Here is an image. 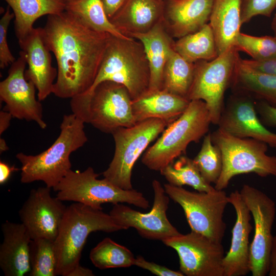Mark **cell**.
Wrapping results in <instances>:
<instances>
[{"instance_id": "obj_1", "label": "cell", "mask_w": 276, "mask_h": 276, "mask_svg": "<svg viewBox=\"0 0 276 276\" xmlns=\"http://www.w3.org/2000/svg\"><path fill=\"white\" fill-rule=\"evenodd\" d=\"M41 32L57 61L52 94L71 99L87 91L95 81L110 34L92 30L66 10L48 15Z\"/></svg>"}, {"instance_id": "obj_2", "label": "cell", "mask_w": 276, "mask_h": 276, "mask_svg": "<svg viewBox=\"0 0 276 276\" xmlns=\"http://www.w3.org/2000/svg\"><path fill=\"white\" fill-rule=\"evenodd\" d=\"M84 122L73 113L65 114L60 133L53 144L37 155L20 152L16 155L21 164L20 181L29 183L42 181L53 188L71 170L70 156L87 142Z\"/></svg>"}, {"instance_id": "obj_3", "label": "cell", "mask_w": 276, "mask_h": 276, "mask_svg": "<svg viewBox=\"0 0 276 276\" xmlns=\"http://www.w3.org/2000/svg\"><path fill=\"white\" fill-rule=\"evenodd\" d=\"M124 228L109 214L75 202L66 208L54 241L56 275L69 276L78 265L88 235L92 232L112 233Z\"/></svg>"}, {"instance_id": "obj_4", "label": "cell", "mask_w": 276, "mask_h": 276, "mask_svg": "<svg viewBox=\"0 0 276 276\" xmlns=\"http://www.w3.org/2000/svg\"><path fill=\"white\" fill-rule=\"evenodd\" d=\"M106 81L124 85L132 100L148 90L149 67L143 45L139 40L109 35L95 81L85 93L91 92L100 83Z\"/></svg>"}, {"instance_id": "obj_5", "label": "cell", "mask_w": 276, "mask_h": 276, "mask_svg": "<svg viewBox=\"0 0 276 276\" xmlns=\"http://www.w3.org/2000/svg\"><path fill=\"white\" fill-rule=\"evenodd\" d=\"M132 99L123 85L104 81L90 93L71 99L72 113L84 123L90 124L100 131L111 134L116 129L136 124Z\"/></svg>"}, {"instance_id": "obj_6", "label": "cell", "mask_w": 276, "mask_h": 276, "mask_svg": "<svg viewBox=\"0 0 276 276\" xmlns=\"http://www.w3.org/2000/svg\"><path fill=\"white\" fill-rule=\"evenodd\" d=\"M211 123L205 102L201 100L190 101L183 113L167 126L161 136L146 151L142 163L150 170L160 171L186 154L190 143L199 142L208 133Z\"/></svg>"}, {"instance_id": "obj_7", "label": "cell", "mask_w": 276, "mask_h": 276, "mask_svg": "<svg viewBox=\"0 0 276 276\" xmlns=\"http://www.w3.org/2000/svg\"><path fill=\"white\" fill-rule=\"evenodd\" d=\"M212 142L220 149L223 167L214 188L222 190L234 176L254 173L260 177H276V156L267 154L268 145L252 138H240L218 128L211 133Z\"/></svg>"}, {"instance_id": "obj_8", "label": "cell", "mask_w": 276, "mask_h": 276, "mask_svg": "<svg viewBox=\"0 0 276 276\" xmlns=\"http://www.w3.org/2000/svg\"><path fill=\"white\" fill-rule=\"evenodd\" d=\"M98 176L91 167L82 172L71 170L53 189L62 201L79 202L97 210H102L101 205L106 203H126L143 209L149 208V201L141 192L133 189H121L104 178L98 179Z\"/></svg>"}, {"instance_id": "obj_9", "label": "cell", "mask_w": 276, "mask_h": 276, "mask_svg": "<svg viewBox=\"0 0 276 276\" xmlns=\"http://www.w3.org/2000/svg\"><path fill=\"white\" fill-rule=\"evenodd\" d=\"M168 126L162 119L151 118L113 131L115 151L108 167L103 172L104 178L121 189H132V171L136 161Z\"/></svg>"}, {"instance_id": "obj_10", "label": "cell", "mask_w": 276, "mask_h": 276, "mask_svg": "<svg viewBox=\"0 0 276 276\" xmlns=\"http://www.w3.org/2000/svg\"><path fill=\"white\" fill-rule=\"evenodd\" d=\"M164 188L169 198L182 208L191 231L222 242L226 229L223 214L229 203L223 190L191 192L169 183L164 184Z\"/></svg>"}, {"instance_id": "obj_11", "label": "cell", "mask_w": 276, "mask_h": 276, "mask_svg": "<svg viewBox=\"0 0 276 276\" xmlns=\"http://www.w3.org/2000/svg\"><path fill=\"white\" fill-rule=\"evenodd\" d=\"M239 56L234 46L212 60L195 63L194 77L188 99L204 101L213 124L219 122L225 105L224 94L231 85Z\"/></svg>"}, {"instance_id": "obj_12", "label": "cell", "mask_w": 276, "mask_h": 276, "mask_svg": "<svg viewBox=\"0 0 276 276\" xmlns=\"http://www.w3.org/2000/svg\"><path fill=\"white\" fill-rule=\"evenodd\" d=\"M240 192L254 221V236L249 249L250 272L252 276H265L269 271L275 203L266 194L248 185H244Z\"/></svg>"}, {"instance_id": "obj_13", "label": "cell", "mask_w": 276, "mask_h": 276, "mask_svg": "<svg viewBox=\"0 0 276 276\" xmlns=\"http://www.w3.org/2000/svg\"><path fill=\"white\" fill-rule=\"evenodd\" d=\"M162 242L177 252L180 271L184 275L223 276L225 255L221 242L193 231Z\"/></svg>"}, {"instance_id": "obj_14", "label": "cell", "mask_w": 276, "mask_h": 276, "mask_svg": "<svg viewBox=\"0 0 276 276\" xmlns=\"http://www.w3.org/2000/svg\"><path fill=\"white\" fill-rule=\"evenodd\" d=\"M152 186L154 199L152 207L149 212L144 213L118 203L113 205L109 214L124 229L133 227L143 238L163 241L181 233L167 218V211L170 198L164 187L156 179L153 180Z\"/></svg>"}, {"instance_id": "obj_15", "label": "cell", "mask_w": 276, "mask_h": 276, "mask_svg": "<svg viewBox=\"0 0 276 276\" xmlns=\"http://www.w3.org/2000/svg\"><path fill=\"white\" fill-rule=\"evenodd\" d=\"M11 64L8 76L0 82V99L5 103L3 110L19 120L34 121L41 128L47 125L43 118V108L36 97V87L25 75L27 64L24 52Z\"/></svg>"}, {"instance_id": "obj_16", "label": "cell", "mask_w": 276, "mask_h": 276, "mask_svg": "<svg viewBox=\"0 0 276 276\" xmlns=\"http://www.w3.org/2000/svg\"><path fill=\"white\" fill-rule=\"evenodd\" d=\"M49 187L32 189L19 211L21 223L31 239L55 241L66 209L62 201L51 194Z\"/></svg>"}, {"instance_id": "obj_17", "label": "cell", "mask_w": 276, "mask_h": 276, "mask_svg": "<svg viewBox=\"0 0 276 276\" xmlns=\"http://www.w3.org/2000/svg\"><path fill=\"white\" fill-rule=\"evenodd\" d=\"M254 99L245 94L233 93L224 105L218 128L234 136L252 138L276 145V133L268 130L257 116Z\"/></svg>"}, {"instance_id": "obj_18", "label": "cell", "mask_w": 276, "mask_h": 276, "mask_svg": "<svg viewBox=\"0 0 276 276\" xmlns=\"http://www.w3.org/2000/svg\"><path fill=\"white\" fill-rule=\"evenodd\" d=\"M228 199L236 211V219L232 232L231 246L222 261L223 276H244L250 272L251 213L238 190L232 192Z\"/></svg>"}, {"instance_id": "obj_19", "label": "cell", "mask_w": 276, "mask_h": 276, "mask_svg": "<svg viewBox=\"0 0 276 276\" xmlns=\"http://www.w3.org/2000/svg\"><path fill=\"white\" fill-rule=\"evenodd\" d=\"M18 44L28 65L25 77L35 85L38 99L43 101L53 93L57 70L52 65L51 51L43 39L41 28H34Z\"/></svg>"}, {"instance_id": "obj_20", "label": "cell", "mask_w": 276, "mask_h": 276, "mask_svg": "<svg viewBox=\"0 0 276 276\" xmlns=\"http://www.w3.org/2000/svg\"><path fill=\"white\" fill-rule=\"evenodd\" d=\"M163 23L172 38H179L208 23L214 0H163Z\"/></svg>"}, {"instance_id": "obj_21", "label": "cell", "mask_w": 276, "mask_h": 276, "mask_svg": "<svg viewBox=\"0 0 276 276\" xmlns=\"http://www.w3.org/2000/svg\"><path fill=\"white\" fill-rule=\"evenodd\" d=\"M4 239L0 245V267L6 276H24L31 270V238L24 225L6 221L1 226Z\"/></svg>"}, {"instance_id": "obj_22", "label": "cell", "mask_w": 276, "mask_h": 276, "mask_svg": "<svg viewBox=\"0 0 276 276\" xmlns=\"http://www.w3.org/2000/svg\"><path fill=\"white\" fill-rule=\"evenodd\" d=\"M163 0H128L110 19L111 23L124 35L149 31L163 20Z\"/></svg>"}, {"instance_id": "obj_23", "label": "cell", "mask_w": 276, "mask_h": 276, "mask_svg": "<svg viewBox=\"0 0 276 276\" xmlns=\"http://www.w3.org/2000/svg\"><path fill=\"white\" fill-rule=\"evenodd\" d=\"M190 101L187 98L164 89L147 90L132 100V106L136 123L147 119L157 118L168 125L186 110Z\"/></svg>"}, {"instance_id": "obj_24", "label": "cell", "mask_w": 276, "mask_h": 276, "mask_svg": "<svg viewBox=\"0 0 276 276\" xmlns=\"http://www.w3.org/2000/svg\"><path fill=\"white\" fill-rule=\"evenodd\" d=\"M130 37L139 40L143 45L150 70L148 90L162 89L165 66L174 43L163 20L149 31L133 34Z\"/></svg>"}, {"instance_id": "obj_25", "label": "cell", "mask_w": 276, "mask_h": 276, "mask_svg": "<svg viewBox=\"0 0 276 276\" xmlns=\"http://www.w3.org/2000/svg\"><path fill=\"white\" fill-rule=\"evenodd\" d=\"M209 21L219 55L235 46L240 33L241 0H214Z\"/></svg>"}, {"instance_id": "obj_26", "label": "cell", "mask_w": 276, "mask_h": 276, "mask_svg": "<svg viewBox=\"0 0 276 276\" xmlns=\"http://www.w3.org/2000/svg\"><path fill=\"white\" fill-rule=\"evenodd\" d=\"M233 93L246 95L276 107V75L256 71L237 60L230 85Z\"/></svg>"}, {"instance_id": "obj_27", "label": "cell", "mask_w": 276, "mask_h": 276, "mask_svg": "<svg viewBox=\"0 0 276 276\" xmlns=\"http://www.w3.org/2000/svg\"><path fill=\"white\" fill-rule=\"evenodd\" d=\"M13 10L14 28L18 41L25 37L34 28L40 17L61 13L65 10L63 0H4Z\"/></svg>"}, {"instance_id": "obj_28", "label": "cell", "mask_w": 276, "mask_h": 276, "mask_svg": "<svg viewBox=\"0 0 276 276\" xmlns=\"http://www.w3.org/2000/svg\"><path fill=\"white\" fill-rule=\"evenodd\" d=\"M173 48L191 63L212 60L218 56L214 35L209 23L198 31L178 38L174 41Z\"/></svg>"}, {"instance_id": "obj_29", "label": "cell", "mask_w": 276, "mask_h": 276, "mask_svg": "<svg viewBox=\"0 0 276 276\" xmlns=\"http://www.w3.org/2000/svg\"><path fill=\"white\" fill-rule=\"evenodd\" d=\"M65 10L94 31L122 38H131L124 35L111 23L101 0H77L66 4Z\"/></svg>"}, {"instance_id": "obj_30", "label": "cell", "mask_w": 276, "mask_h": 276, "mask_svg": "<svg viewBox=\"0 0 276 276\" xmlns=\"http://www.w3.org/2000/svg\"><path fill=\"white\" fill-rule=\"evenodd\" d=\"M195 69V63L187 61L173 49L165 66L162 89L188 99Z\"/></svg>"}, {"instance_id": "obj_31", "label": "cell", "mask_w": 276, "mask_h": 276, "mask_svg": "<svg viewBox=\"0 0 276 276\" xmlns=\"http://www.w3.org/2000/svg\"><path fill=\"white\" fill-rule=\"evenodd\" d=\"M160 172L168 183L173 186L188 185L198 192H208L215 189L203 178L193 159L185 155L178 157Z\"/></svg>"}, {"instance_id": "obj_32", "label": "cell", "mask_w": 276, "mask_h": 276, "mask_svg": "<svg viewBox=\"0 0 276 276\" xmlns=\"http://www.w3.org/2000/svg\"><path fill=\"white\" fill-rule=\"evenodd\" d=\"M89 258L100 269L129 267L134 264L135 258L126 247L109 238H105L91 249Z\"/></svg>"}, {"instance_id": "obj_33", "label": "cell", "mask_w": 276, "mask_h": 276, "mask_svg": "<svg viewBox=\"0 0 276 276\" xmlns=\"http://www.w3.org/2000/svg\"><path fill=\"white\" fill-rule=\"evenodd\" d=\"M30 276H55L57 260L54 241L46 238L32 239L30 244Z\"/></svg>"}, {"instance_id": "obj_34", "label": "cell", "mask_w": 276, "mask_h": 276, "mask_svg": "<svg viewBox=\"0 0 276 276\" xmlns=\"http://www.w3.org/2000/svg\"><path fill=\"white\" fill-rule=\"evenodd\" d=\"M202 176L209 184L216 183L222 170L221 152L212 141L211 133L204 136L201 149L193 159Z\"/></svg>"}, {"instance_id": "obj_35", "label": "cell", "mask_w": 276, "mask_h": 276, "mask_svg": "<svg viewBox=\"0 0 276 276\" xmlns=\"http://www.w3.org/2000/svg\"><path fill=\"white\" fill-rule=\"evenodd\" d=\"M238 51H242L256 61L276 58V37L271 36H255L240 33L235 44Z\"/></svg>"}, {"instance_id": "obj_36", "label": "cell", "mask_w": 276, "mask_h": 276, "mask_svg": "<svg viewBox=\"0 0 276 276\" xmlns=\"http://www.w3.org/2000/svg\"><path fill=\"white\" fill-rule=\"evenodd\" d=\"M275 8L276 0H241V24L258 15L270 17Z\"/></svg>"}, {"instance_id": "obj_37", "label": "cell", "mask_w": 276, "mask_h": 276, "mask_svg": "<svg viewBox=\"0 0 276 276\" xmlns=\"http://www.w3.org/2000/svg\"><path fill=\"white\" fill-rule=\"evenodd\" d=\"M14 17V13L10 12L8 7L0 20V67L2 69L16 60L9 48L7 41L8 29Z\"/></svg>"}, {"instance_id": "obj_38", "label": "cell", "mask_w": 276, "mask_h": 276, "mask_svg": "<svg viewBox=\"0 0 276 276\" xmlns=\"http://www.w3.org/2000/svg\"><path fill=\"white\" fill-rule=\"evenodd\" d=\"M134 265L150 271L159 276H183L184 274L180 271H174L164 266L146 260L141 256L135 259Z\"/></svg>"}, {"instance_id": "obj_39", "label": "cell", "mask_w": 276, "mask_h": 276, "mask_svg": "<svg viewBox=\"0 0 276 276\" xmlns=\"http://www.w3.org/2000/svg\"><path fill=\"white\" fill-rule=\"evenodd\" d=\"M256 108L260 119L265 126L276 127V107L265 101H258L256 102Z\"/></svg>"}, {"instance_id": "obj_40", "label": "cell", "mask_w": 276, "mask_h": 276, "mask_svg": "<svg viewBox=\"0 0 276 276\" xmlns=\"http://www.w3.org/2000/svg\"><path fill=\"white\" fill-rule=\"evenodd\" d=\"M240 61L242 64L253 70L276 75V58L264 61H256L252 59H243L240 57Z\"/></svg>"}, {"instance_id": "obj_41", "label": "cell", "mask_w": 276, "mask_h": 276, "mask_svg": "<svg viewBox=\"0 0 276 276\" xmlns=\"http://www.w3.org/2000/svg\"><path fill=\"white\" fill-rule=\"evenodd\" d=\"M105 12L110 19L126 4L128 0H101Z\"/></svg>"}, {"instance_id": "obj_42", "label": "cell", "mask_w": 276, "mask_h": 276, "mask_svg": "<svg viewBox=\"0 0 276 276\" xmlns=\"http://www.w3.org/2000/svg\"><path fill=\"white\" fill-rule=\"evenodd\" d=\"M15 166H10L7 163L0 162V184L5 183L14 171L19 170Z\"/></svg>"}, {"instance_id": "obj_43", "label": "cell", "mask_w": 276, "mask_h": 276, "mask_svg": "<svg viewBox=\"0 0 276 276\" xmlns=\"http://www.w3.org/2000/svg\"><path fill=\"white\" fill-rule=\"evenodd\" d=\"M269 276H276V234L273 236L269 257Z\"/></svg>"}, {"instance_id": "obj_44", "label": "cell", "mask_w": 276, "mask_h": 276, "mask_svg": "<svg viewBox=\"0 0 276 276\" xmlns=\"http://www.w3.org/2000/svg\"><path fill=\"white\" fill-rule=\"evenodd\" d=\"M12 116L9 112L4 110L0 111V135L5 132L10 125Z\"/></svg>"}, {"instance_id": "obj_45", "label": "cell", "mask_w": 276, "mask_h": 276, "mask_svg": "<svg viewBox=\"0 0 276 276\" xmlns=\"http://www.w3.org/2000/svg\"><path fill=\"white\" fill-rule=\"evenodd\" d=\"M93 271L80 265L76 267L70 274L69 276H93Z\"/></svg>"}, {"instance_id": "obj_46", "label": "cell", "mask_w": 276, "mask_h": 276, "mask_svg": "<svg viewBox=\"0 0 276 276\" xmlns=\"http://www.w3.org/2000/svg\"><path fill=\"white\" fill-rule=\"evenodd\" d=\"M8 150V147L4 139L1 137L0 139V152L3 153L4 151Z\"/></svg>"}, {"instance_id": "obj_47", "label": "cell", "mask_w": 276, "mask_h": 276, "mask_svg": "<svg viewBox=\"0 0 276 276\" xmlns=\"http://www.w3.org/2000/svg\"><path fill=\"white\" fill-rule=\"evenodd\" d=\"M271 27L276 37V13L274 14L271 24Z\"/></svg>"}, {"instance_id": "obj_48", "label": "cell", "mask_w": 276, "mask_h": 276, "mask_svg": "<svg viewBox=\"0 0 276 276\" xmlns=\"http://www.w3.org/2000/svg\"><path fill=\"white\" fill-rule=\"evenodd\" d=\"M77 0H63V1L65 2L66 4L72 3L73 2H75Z\"/></svg>"}, {"instance_id": "obj_49", "label": "cell", "mask_w": 276, "mask_h": 276, "mask_svg": "<svg viewBox=\"0 0 276 276\" xmlns=\"http://www.w3.org/2000/svg\"><path fill=\"white\" fill-rule=\"evenodd\" d=\"M274 148H275L276 149V145H275V146H274Z\"/></svg>"}]
</instances>
